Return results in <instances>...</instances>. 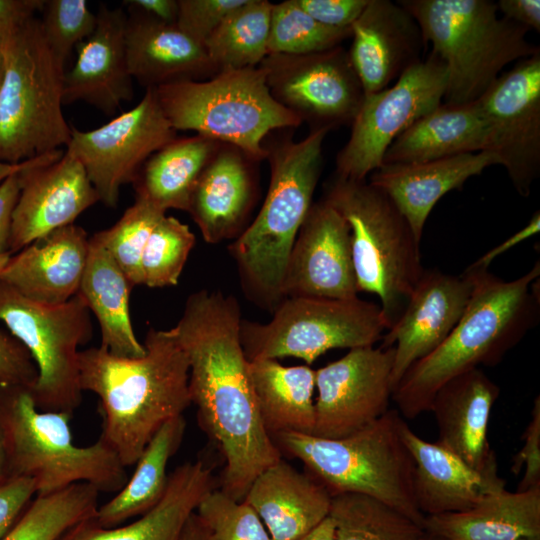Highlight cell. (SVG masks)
<instances>
[{"instance_id": "d6986e66", "label": "cell", "mask_w": 540, "mask_h": 540, "mask_svg": "<svg viewBox=\"0 0 540 540\" xmlns=\"http://www.w3.org/2000/svg\"><path fill=\"white\" fill-rule=\"evenodd\" d=\"M350 230L323 198L312 203L286 265L283 297H358Z\"/></svg>"}, {"instance_id": "816d5d0a", "label": "cell", "mask_w": 540, "mask_h": 540, "mask_svg": "<svg viewBox=\"0 0 540 540\" xmlns=\"http://www.w3.org/2000/svg\"><path fill=\"white\" fill-rule=\"evenodd\" d=\"M43 0H0V35H5L35 13L42 11Z\"/></svg>"}, {"instance_id": "8d00e7d4", "label": "cell", "mask_w": 540, "mask_h": 540, "mask_svg": "<svg viewBox=\"0 0 540 540\" xmlns=\"http://www.w3.org/2000/svg\"><path fill=\"white\" fill-rule=\"evenodd\" d=\"M271 6L267 0H245L208 38L204 47L218 72L261 64L269 53Z\"/></svg>"}, {"instance_id": "680465c9", "label": "cell", "mask_w": 540, "mask_h": 540, "mask_svg": "<svg viewBox=\"0 0 540 540\" xmlns=\"http://www.w3.org/2000/svg\"><path fill=\"white\" fill-rule=\"evenodd\" d=\"M30 161L31 159L20 162V163L11 164V163H6L0 160V184L8 177L20 172L25 167H27Z\"/></svg>"}, {"instance_id": "1f68e13d", "label": "cell", "mask_w": 540, "mask_h": 540, "mask_svg": "<svg viewBox=\"0 0 540 540\" xmlns=\"http://www.w3.org/2000/svg\"><path fill=\"white\" fill-rule=\"evenodd\" d=\"M423 529L441 540H540V487L504 489L466 511L425 516Z\"/></svg>"}, {"instance_id": "83f0119b", "label": "cell", "mask_w": 540, "mask_h": 540, "mask_svg": "<svg viewBox=\"0 0 540 540\" xmlns=\"http://www.w3.org/2000/svg\"><path fill=\"white\" fill-rule=\"evenodd\" d=\"M493 165H500V161L487 151L421 163L383 164L370 174L369 183L393 201L421 241L425 223L436 203Z\"/></svg>"}, {"instance_id": "9c48e42d", "label": "cell", "mask_w": 540, "mask_h": 540, "mask_svg": "<svg viewBox=\"0 0 540 540\" xmlns=\"http://www.w3.org/2000/svg\"><path fill=\"white\" fill-rule=\"evenodd\" d=\"M0 160L16 164L67 146L72 128L62 111L65 69L32 17L3 36Z\"/></svg>"}, {"instance_id": "60d3db41", "label": "cell", "mask_w": 540, "mask_h": 540, "mask_svg": "<svg viewBox=\"0 0 540 540\" xmlns=\"http://www.w3.org/2000/svg\"><path fill=\"white\" fill-rule=\"evenodd\" d=\"M165 214L135 199L113 226L92 236L108 251L133 287L143 285L142 255L154 227Z\"/></svg>"}, {"instance_id": "f35d334b", "label": "cell", "mask_w": 540, "mask_h": 540, "mask_svg": "<svg viewBox=\"0 0 540 540\" xmlns=\"http://www.w3.org/2000/svg\"><path fill=\"white\" fill-rule=\"evenodd\" d=\"M100 492L88 483L35 496L1 540H57L66 530L95 516Z\"/></svg>"}, {"instance_id": "f6af8a7d", "label": "cell", "mask_w": 540, "mask_h": 540, "mask_svg": "<svg viewBox=\"0 0 540 540\" xmlns=\"http://www.w3.org/2000/svg\"><path fill=\"white\" fill-rule=\"evenodd\" d=\"M245 0H178L176 25L204 46L226 16Z\"/></svg>"}, {"instance_id": "f1b7e54d", "label": "cell", "mask_w": 540, "mask_h": 540, "mask_svg": "<svg viewBox=\"0 0 540 540\" xmlns=\"http://www.w3.org/2000/svg\"><path fill=\"white\" fill-rule=\"evenodd\" d=\"M244 501L273 540H298L329 516L332 495L310 473L281 458L255 478Z\"/></svg>"}, {"instance_id": "ac0fdd59", "label": "cell", "mask_w": 540, "mask_h": 540, "mask_svg": "<svg viewBox=\"0 0 540 540\" xmlns=\"http://www.w3.org/2000/svg\"><path fill=\"white\" fill-rule=\"evenodd\" d=\"M17 176L20 191L12 213L11 255L74 224L100 201L80 161L62 149L32 158Z\"/></svg>"}, {"instance_id": "8fae6325", "label": "cell", "mask_w": 540, "mask_h": 540, "mask_svg": "<svg viewBox=\"0 0 540 540\" xmlns=\"http://www.w3.org/2000/svg\"><path fill=\"white\" fill-rule=\"evenodd\" d=\"M0 321L35 362L38 377L31 393L36 407L73 415L83 392L79 347L93 336L90 310L80 295L62 304H44L0 280Z\"/></svg>"}, {"instance_id": "5bb4252c", "label": "cell", "mask_w": 540, "mask_h": 540, "mask_svg": "<svg viewBox=\"0 0 540 540\" xmlns=\"http://www.w3.org/2000/svg\"><path fill=\"white\" fill-rule=\"evenodd\" d=\"M177 137L155 89L147 88L138 104L92 130L72 128L66 152L80 161L107 207H117L121 186L133 183L145 161Z\"/></svg>"}, {"instance_id": "7c38bea8", "label": "cell", "mask_w": 540, "mask_h": 540, "mask_svg": "<svg viewBox=\"0 0 540 540\" xmlns=\"http://www.w3.org/2000/svg\"><path fill=\"white\" fill-rule=\"evenodd\" d=\"M387 330L379 305L359 299L285 297L267 323L242 320L246 358L295 357L312 364L337 348L374 346Z\"/></svg>"}, {"instance_id": "6f0895ef", "label": "cell", "mask_w": 540, "mask_h": 540, "mask_svg": "<svg viewBox=\"0 0 540 540\" xmlns=\"http://www.w3.org/2000/svg\"><path fill=\"white\" fill-rule=\"evenodd\" d=\"M298 540H335V527L330 516Z\"/></svg>"}, {"instance_id": "c3c4849f", "label": "cell", "mask_w": 540, "mask_h": 540, "mask_svg": "<svg viewBox=\"0 0 540 540\" xmlns=\"http://www.w3.org/2000/svg\"><path fill=\"white\" fill-rule=\"evenodd\" d=\"M36 496L34 481L24 476H8L0 481V540L11 530Z\"/></svg>"}, {"instance_id": "b9f144b4", "label": "cell", "mask_w": 540, "mask_h": 540, "mask_svg": "<svg viewBox=\"0 0 540 540\" xmlns=\"http://www.w3.org/2000/svg\"><path fill=\"white\" fill-rule=\"evenodd\" d=\"M194 244L195 235L190 228L165 214L154 227L142 255L143 285H177Z\"/></svg>"}, {"instance_id": "3957f363", "label": "cell", "mask_w": 540, "mask_h": 540, "mask_svg": "<svg viewBox=\"0 0 540 540\" xmlns=\"http://www.w3.org/2000/svg\"><path fill=\"white\" fill-rule=\"evenodd\" d=\"M466 270L473 289L462 317L438 348L405 372L393 391L403 418L428 412L436 392L450 379L479 366L498 365L539 321V261L512 281L488 269Z\"/></svg>"}, {"instance_id": "be15d7a7", "label": "cell", "mask_w": 540, "mask_h": 540, "mask_svg": "<svg viewBox=\"0 0 540 540\" xmlns=\"http://www.w3.org/2000/svg\"><path fill=\"white\" fill-rule=\"evenodd\" d=\"M426 540H441V539L436 538V537H433V536H430V535L427 534Z\"/></svg>"}, {"instance_id": "11a10c76", "label": "cell", "mask_w": 540, "mask_h": 540, "mask_svg": "<svg viewBox=\"0 0 540 540\" xmlns=\"http://www.w3.org/2000/svg\"><path fill=\"white\" fill-rule=\"evenodd\" d=\"M123 4L128 10L139 12L158 21L176 24L178 0H127Z\"/></svg>"}, {"instance_id": "e575fe53", "label": "cell", "mask_w": 540, "mask_h": 540, "mask_svg": "<svg viewBox=\"0 0 540 540\" xmlns=\"http://www.w3.org/2000/svg\"><path fill=\"white\" fill-rule=\"evenodd\" d=\"M220 144L199 134L174 138L140 168L133 181L136 199L164 213L187 211L193 188Z\"/></svg>"}, {"instance_id": "9a60e30c", "label": "cell", "mask_w": 540, "mask_h": 540, "mask_svg": "<svg viewBox=\"0 0 540 540\" xmlns=\"http://www.w3.org/2000/svg\"><path fill=\"white\" fill-rule=\"evenodd\" d=\"M272 97L311 129L351 125L364 98L342 45L307 55L268 54L259 65Z\"/></svg>"}, {"instance_id": "bcb514c9", "label": "cell", "mask_w": 540, "mask_h": 540, "mask_svg": "<svg viewBox=\"0 0 540 540\" xmlns=\"http://www.w3.org/2000/svg\"><path fill=\"white\" fill-rule=\"evenodd\" d=\"M37 377V367L26 347L0 330V387L32 388Z\"/></svg>"}, {"instance_id": "ba28073f", "label": "cell", "mask_w": 540, "mask_h": 540, "mask_svg": "<svg viewBox=\"0 0 540 540\" xmlns=\"http://www.w3.org/2000/svg\"><path fill=\"white\" fill-rule=\"evenodd\" d=\"M323 199L347 222L358 291L378 296L389 330L424 271L420 241L393 201L367 180L334 175Z\"/></svg>"}, {"instance_id": "91938a15", "label": "cell", "mask_w": 540, "mask_h": 540, "mask_svg": "<svg viewBox=\"0 0 540 540\" xmlns=\"http://www.w3.org/2000/svg\"><path fill=\"white\" fill-rule=\"evenodd\" d=\"M8 477V461L5 437L0 423V481Z\"/></svg>"}, {"instance_id": "74e56055", "label": "cell", "mask_w": 540, "mask_h": 540, "mask_svg": "<svg viewBox=\"0 0 540 540\" xmlns=\"http://www.w3.org/2000/svg\"><path fill=\"white\" fill-rule=\"evenodd\" d=\"M329 516L335 540H426L421 525L372 497L342 493L332 497Z\"/></svg>"}, {"instance_id": "ee69618b", "label": "cell", "mask_w": 540, "mask_h": 540, "mask_svg": "<svg viewBox=\"0 0 540 540\" xmlns=\"http://www.w3.org/2000/svg\"><path fill=\"white\" fill-rule=\"evenodd\" d=\"M42 13L39 21L43 37L56 59L65 66L72 50L94 32L96 13L85 0H48Z\"/></svg>"}, {"instance_id": "8992f818", "label": "cell", "mask_w": 540, "mask_h": 540, "mask_svg": "<svg viewBox=\"0 0 540 540\" xmlns=\"http://www.w3.org/2000/svg\"><path fill=\"white\" fill-rule=\"evenodd\" d=\"M397 409L339 439L282 432L271 438L282 452L299 459L333 496L357 493L377 499L423 527L414 495V462L399 434Z\"/></svg>"}, {"instance_id": "2e32d148", "label": "cell", "mask_w": 540, "mask_h": 540, "mask_svg": "<svg viewBox=\"0 0 540 540\" xmlns=\"http://www.w3.org/2000/svg\"><path fill=\"white\" fill-rule=\"evenodd\" d=\"M475 102L490 127V152L528 197L540 174V51L517 61Z\"/></svg>"}, {"instance_id": "6125c7cd", "label": "cell", "mask_w": 540, "mask_h": 540, "mask_svg": "<svg viewBox=\"0 0 540 540\" xmlns=\"http://www.w3.org/2000/svg\"><path fill=\"white\" fill-rule=\"evenodd\" d=\"M11 254L7 253V254H3V255H0V272L2 271V269L5 267V265L7 264L9 258H10Z\"/></svg>"}, {"instance_id": "7a4b0ae2", "label": "cell", "mask_w": 540, "mask_h": 540, "mask_svg": "<svg viewBox=\"0 0 540 540\" xmlns=\"http://www.w3.org/2000/svg\"><path fill=\"white\" fill-rule=\"evenodd\" d=\"M143 345L145 355L138 358L101 346L78 356L81 389L99 398L100 437L125 467L135 465L159 428L191 404L188 359L171 330L151 327Z\"/></svg>"}, {"instance_id": "484cf974", "label": "cell", "mask_w": 540, "mask_h": 540, "mask_svg": "<svg viewBox=\"0 0 540 540\" xmlns=\"http://www.w3.org/2000/svg\"><path fill=\"white\" fill-rule=\"evenodd\" d=\"M128 11L125 28L128 71L145 89L206 80L218 73L205 47L176 24Z\"/></svg>"}, {"instance_id": "db71d44e", "label": "cell", "mask_w": 540, "mask_h": 540, "mask_svg": "<svg viewBox=\"0 0 540 540\" xmlns=\"http://www.w3.org/2000/svg\"><path fill=\"white\" fill-rule=\"evenodd\" d=\"M540 231V213L536 211L527 225L522 229L515 232L509 238H507L502 243L498 244L491 250L487 251L484 255L478 258L474 263H472L470 268H479V269H488L489 265L493 262L495 258L504 254L506 251L515 247L517 244H520L524 240L532 237Z\"/></svg>"}, {"instance_id": "f907efd6", "label": "cell", "mask_w": 540, "mask_h": 540, "mask_svg": "<svg viewBox=\"0 0 540 540\" xmlns=\"http://www.w3.org/2000/svg\"><path fill=\"white\" fill-rule=\"evenodd\" d=\"M17 173L0 184V255L9 252L12 213L19 196Z\"/></svg>"}, {"instance_id": "9f6ffc18", "label": "cell", "mask_w": 540, "mask_h": 540, "mask_svg": "<svg viewBox=\"0 0 540 540\" xmlns=\"http://www.w3.org/2000/svg\"><path fill=\"white\" fill-rule=\"evenodd\" d=\"M181 540H209L208 532L195 512L188 519Z\"/></svg>"}, {"instance_id": "ffe728a7", "label": "cell", "mask_w": 540, "mask_h": 540, "mask_svg": "<svg viewBox=\"0 0 540 540\" xmlns=\"http://www.w3.org/2000/svg\"><path fill=\"white\" fill-rule=\"evenodd\" d=\"M473 289L470 272L460 275L424 269L397 322L382 337L394 347L393 391L405 372L438 348L462 317Z\"/></svg>"}, {"instance_id": "30bf717a", "label": "cell", "mask_w": 540, "mask_h": 540, "mask_svg": "<svg viewBox=\"0 0 540 540\" xmlns=\"http://www.w3.org/2000/svg\"><path fill=\"white\" fill-rule=\"evenodd\" d=\"M154 89L176 131H194L232 145L255 162L266 159L264 140L270 132L302 124L272 97L261 66L223 70L206 80Z\"/></svg>"}, {"instance_id": "4fadbf2b", "label": "cell", "mask_w": 540, "mask_h": 540, "mask_svg": "<svg viewBox=\"0 0 540 540\" xmlns=\"http://www.w3.org/2000/svg\"><path fill=\"white\" fill-rule=\"evenodd\" d=\"M444 63L433 53L408 68L392 85L364 95L346 144L337 153L336 176L362 181L383 165L392 142L442 104Z\"/></svg>"}, {"instance_id": "52a82bcc", "label": "cell", "mask_w": 540, "mask_h": 540, "mask_svg": "<svg viewBox=\"0 0 540 540\" xmlns=\"http://www.w3.org/2000/svg\"><path fill=\"white\" fill-rule=\"evenodd\" d=\"M71 416L39 410L29 387H0V423L8 476L31 478L36 496L76 483H88L99 492L117 493L129 479L126 467L101 437L89 446L74 445Z\"/></svg>"}, {"instance_id": "4316f807", "label": "cell", "mask_w": 540, "mask_h": 540, "mask_svg": "<svg viewBox=\"0 0 540 540\" xmlns=\"http://www.w3.org/2000/svg\"><path fill=\"white\" fill-rule=\"evenodd\" d=\"M254 163L239 148L221 143L203 169L186 212L206 242L216 244L241 233L254 199Z\"/></svg>"}, {"instance_id": "d6a6232c", "label": "cell", "mask_w": 540, "mask_h": 540, "mask_svg": "<svg viewBox=\"0 0 540 540\" xmlns=\"http://www.w3.org/2000/svg\"><path fill=\"white\" fill-rule=\"evenodd\" d=\"M133 286L108 251L93 237L78 293L95 315L101 331V347L122 358L145 355L134 332L129 295Z\"/></svg>"}, {"instance_id": "ab89813d", "label": "cell", "mask_w": 540, "mask_h": 540, "mask_svg": "<svg viewBox=\"0 0 540 540\" xmlns=\"http://www.w3.org/2000/svg\"><path fill=\"white\" fill-rule=\"evenodd\" d=\"M350 28L323 25L309 16L297 0L272 3L268 54L307 55L341 46Z\"/></svg>"}, {"instance_id": "f546056e", "label": "cell", "mask_w": 540, "mask_h": 540, "mask_svg": "<svg viewBox=\"0 0 540 540\" xmlns=\"http://www.w3.org/2000/svg\"><path fill=\"white\" fill-rule=\"evenodd\" d=\"M213 486L207 463L185 462L169 473L162 499L139 519L105 528L93 516L73 525L57 540H181L188 519Z\"/></svg>"}, {"instance_id": "681fc988", "label": "cell", "mask_w": 540, "mask_h": 540, "mask_svg": "<svg viewBox=\"0 0 540 540\" xmlns=\"http://www.w3.org/2000/svg\"><path fill=\"white\" fill-rule=\"evenodd\" d=\"M369 0H297L317 22L334 28H350Z\"/></svg>"}, {"instance_id": "836d02e7", "label": "cell", "mask_w": 540, "mask_h": 540, "mask_svg": "<svg viewBox=\"0 0 540 540\" xmlns=\"http://www.w3.org/2000/svg\"><path fill=\"white\" fill-rule=\"evenodd\" d=\"M248 374L262 424L271 437L282 432L313 433L315 370L257 359L249 361Z\"/></svg>"}, {"instance_id": "d4e9b609", "label": "cell", "mask_w": 540, "mask_h": 540, "mask_svg": "<svg viewBox=\"0 0 540 540\" xmlns=\"http://www.w3.org/2000/svg\"><path fill=\"white\" fill-rule=\"evenodd\" d=\"M88 250L82 227L59 228L11 255L0 280L33 301L65 303L78 293Z\"/></svg>"}, {"instance_id": "f5cc1de1", "label": "cell", "mask_w": 540, "mask_h": 540, "mask_svg": "<svg viewBox=\"0 0 540 540\" xmlns=\"http://www.w3.org/2000/svg\"><path fill=\"white\" fill-rule=\"evenodd\" d=\"M496 4L503 17L528 30L540 31L539 0H500Z\"/></svg>"}, {"instance_id": "cb8c5ba5", "label": "cell", "mask_w": 540, "mask_h": 540, "mask_svg": "<svg viewBox=\"0 0 540 540\" xmlns=\"http://www.w3.org/2000/svg\"><path fill=\"white\" fill-rule=\"evenodd\" d=\"M499 394V386L480 368L442 385L429 410L436 420V443L473 468L483 470L498 465L488 440V427Z\"/></svg>"}, {"instance_id": "7bdbcfd3", "label": "cell", "mask_w": 540, "mask_h": 540, "mask_svg": "<svg viewBox=\"0 0 540 540\" xmlns=\"http://www.w3.org/2000/svg\"><path fill=\"white\" fill-rule=\"evenodd\" d=\"M195 513L205 526L209 540H273L256 511L222 490L212 489Z\"/></svg>"}, {"instance_id": "7dc6e473", "label": "cell", "mask_w": 540, "mask_h": 540, "mask_svg": "<svg viewBox=\"0 0 540 540\" xmlns=\"http://www.w3.org/2000/svg\"><path fill=\"white\" fill-rule=\"evenodd\" d=\"M523 446L512 460L511 472L523 476L517 491H527L540 487V397L534 399L529 421L522 435Z\"/></svg>"}, {"instance_id": "6da1fadb", "label": "cell", "mask_w": 540, "mask_h": 540, "mask_svg": "<svg viewBox=\"0 0 540 540\" xmlns=\"http://www.w3.org/2000/svg\"><path fill=\"white\" fill-rule=\"evenodd\" d=\"M238 301L200 290L186 300L170 330L189 363V393L199 424L225 462L221 489L243 501L255 478L282 454L264 428L240 336Z\"/></svg>"}, {"instance_id": "e0dca14e", "label": "cell", "mask_w": 540, "mask_h": 540, "mask_svg": "<svg viewBox=\"0 0 540 540\" xmlns=\"http://www.w3.org/2000/svg\"><path fill=\"white\" fill-rule=\"evenodd\" d=\"M394 347L350 349L315 371V426L312 435L339 439L373 423L389 410Z\"/></svg>"}, {"instance_id": "5b68a950", "label": "cell", "mask_w": 540, "mask_h": 540, "mask_svg": "<svg viewBox=\"0 0 540 540\" xmlns=\"http://www.w3.org/2000/svg\"><path fill=\"white\" fill-rule=\"evenodd\" d=\"M415 19L424 44L445 65L443 102L477 101L509 64L537 53L528 29L498 15L490 0H400Z\"/></svg>"}, {"instance_id": "7402d4cb", "label": "cell", "mask_w": 540, "mask_h": 540, "mask_svg": "<svg viewBox=\"0 0 540 540\" xmlns=\"http://www.w3.org/2000/svg\"><path fill=\"white\" fill-rule=\"evenodd\" d=\"M96 16L94 32L75 47V64L64 74L63 104L82 101L111 116L134 96L125 48L127 14L100 4Z\"/></svg>"}, {"instance_id": "4dcf8cb0", "label": "cell", "mask_w": 540, "mask_h": 540, "mask_svg": "<svg viewBox=\"0 0 540 540\" xmlns=\"http://www.w3.org/2000/svg\"><path fill=\"white\" fill-rule=\"evenodd\" d=\"M490 127L476 102L442 103L400 134L383 164L421 163L461 154L490 152Z\"/></svg>"}, {"instance_id": "44dd1931", "label": "cell", "mask_w": 540, "mask_h": 540, "mask_svg": "<svg viewBox=\"0 0 540 540\" xmlns=\"http://www.w3.org/2000/svg\"><path fill=\"white\" fill-rule=\"evenodd\" d=\"M349 59L364 95L379 92L421 60L418 24L397 2L369 0L351 25Z\"/></svg>"}, {"instance_id": "94428289", "label": "cell", "mask_w": 540, "mask_h": 540, "mask_svg": "<svg viewBox=\"0 0 540 540\" xmlns=\"http://www.w3.org/2000/svg\"><path fill=\"white\" fill-rule=\"evenodd\" d=\"M3 36L0 35V87L3 81L4 72H5V59H4V51H3Z\"/></svg>"}, {"instance_id": "277c9868", "label": "cell", "mask_w": 540, "mask_h": 540, "mask_svg": "<svg viewBox=\"0 0 540 540\" xmlns=\"http://www.w3.org/2000/svg\"><path fill=\"white\" fill-rule=\"evenodd\" d=\"M328 128L311 129L299 140L265 146L270 165L268 190L255 219L229 246L245 295L274 311L284 299L282 284L299 229L312 205L323 165Z\"/></svg>"}, {"instance_id": "603a6c76", "label": "cell", "mask_w": 540, "mask_h": 540, "mask_svg": "<svg viewBox=\"0 0 540 540\" xmlns=\"http://www.w3.org/2000/svg\"><path fill=\"white\" fill-rule=\"evenodd\" d=\"M399 434L414 462V495L424 516L463 512L506 489L498 465L473 468L436 442L418 436L404 418Z\"/></svg>"}, {"instance_id": "d590c367", "label": "cell", "mask_w": 540, "mask_h": 540, "mask_svg": "<svg viewBox=\"0 0 540 540\" xmlns=\"http://www.w3.org/2000/svg\"><path fill=\"white\" fill-rule=\"evenodd\" d=\"M183 415L165 422L136 461L135 471L114 497L99 505L94 516L105 528L116 527L152 509L163 497L169 460L179 449L185 433Z\"/></svg>"}]
</instances>
